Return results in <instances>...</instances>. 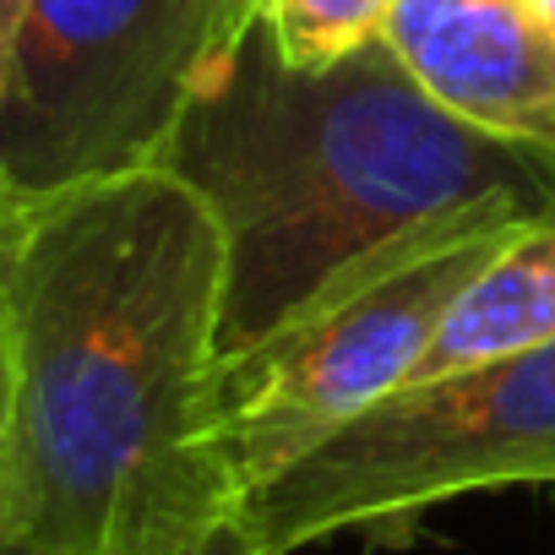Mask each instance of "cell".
Segmentation results:
<instances>
[{
    "label": "cell",
    "instance_id": "6da1fadb",
    "mask_svg": "<svg viewBox=\"0 0 555 555\" xmlns=\"http://www.w3.org/2000/svg\"><path fill=\"white\" fill-rule=\"evenodd\" d=\"M12 430L0 539L180 555L240 517L223 436V234L169 169L23 207L0 261Z\"/></svg>",
    "mask_w": 555,
    "mask_h": 555
},
{
    "label": "cell",
    "instance_id": "7a4b0ae2",
    "mask_svg": "<svg viewBox=\"0 0 555 555\" xmlns=\"http://www.w3.org/2000/svg\"><path fill=\"white\" fill-rule=\"evenodd\" d=\"M158 169L180 175L223 234V365L436 218L490 202L555 218V153L441 109L387 39L295 72L256 28L180 115Z\"/></svg>",
    "mask_w": 555,
    "mask_h": 555
},
{
    "label": "cell",
    "instance_id": "3957f363",
    "mask_svg": "<svg viewBox=\"0 0 555 555\" xmlns=\"http://www.w3.org/2000/svg\"><path fill=\"white\" fill-rule=\"evenodd\" d=\"M533 218L522 202H490L436 218L349 272L295 311L272 338L223 365V436L245 490L267 485L333 430L414 382L436 327L479 267Z\"/></svg>",
    "mask_w": 555,
    "mask_h": 555
},
{
    "label": "cell",
    "instance_id": "277c9868",
    "mask_svg": "<svg viewBox=\"0 0 555 555\" xmlns=\"http://www.w3.org/2000/svg\"><path fill=\"white\" fill-rule=\"evenodd\" d=\"M256 28L261 0H34L0 104V185L44 202L153 169Z\"/></svg>",
    "mask_w": 555,
    "mask_h": 555
},
{
    "label": "cell",
    "instance_id": "5b68a950",
    "mask_svg": "<svg viewBox=\"0 0 555 555\" xmlns=\"http://www.w3.org/2000/svg\"><path fill=\"white\" fill-rule=\"evenodd\" d=\"M512 485L555 490V344L398 387L245 490L240 522L267 555H295L333 533H398L430 506Z\"/></svg>",
    "mask_w": 555,
    "mask_h": 555
},
{
    "label": "cell",
    "instance_id": "8992f818",
    "mask_svg": "<svg viewBox=\"0 0 555 555\" xmlns=\"http://www.w3.org/2000/svg\"><path fill=\"white\" fill-rule=\"evenodd\" d=\"M382 39L441 109L555 153V28L539 0H398Z\"/></svg>",
    "mask_w": 555,
    "mask_h": 555
},
{
    "label": "cell",
    "instance_id": "52a82bcc",
    "mask_svg": "<svg viewBox=\"0 0 555 555\" xmlns=\"http://www.w3.org/2000/svg\"><path fill=\"white\" fill-rule=\"evenodd\" d=\"M555 344V218L522 223L457 295L414 382H436L517 349Z\"/></svg>",
    "mask_w": 555,
    "mask_h": 555
},
{
    "label": "cell",
    "instance_id": "ba28073f",
    "mask_svg": "<svg viewBox=\"0 0 555 555\" xmlns=\"http://www.w3.org/2000/svg\"><path fill=\"white\" fill-rule=\"evenodd\" d=\"M398 0H261V34L295 72H322L387 34Z\"/></svg>",
    "mask_w": 555,
    "mask_h": 555
},
{
    "label": "cell",
    "instance_id": "9c48e42d",
    "mask_svg": "<svg viewBox=\"0 0 555 555\" xmlns=\"http://www.w3.org/2000/svg\"><path fill=\"white\" fill-rule=\"evenodd\" d=\"M28 17H34V0H0V104H7L12 77H17V55H23Z\"/></svg>",
    "mask_w": 555,
    "mask_h": 555
},
{
    "label": "cell",
    "instance_id": "30bf717a",
    "mask_svg": "<svg viewBox=\"0 0 555 555\" xmlns=\"http://www.w3.org/2000/svg\"><path fill=\"white\" fill-rule=\"evenodd\" d=\"M180 555H267L256 539H250V528L240 522V517H229V522H218L212 533H202L191 550H180Z\"/></svg>",
    "mask_w": 555,
    "mask_h": 555
},
{
    "label": "cell",
    "instance_id": "8fae6325",
    "mask_svg": "<svg viewBox=\"0 0 555 555\" xmlns=\"http://www.w3.org/2000/svg\"><path fill=\"white\" fill-rule=\"evenodd\" d=\"M7 430H12V344H7V300H0V463H7Z\"/></svg>",
    "mask_w": 555,
    "mask_h": 555
},
{
    "label": "cell",
    "instance_id": "7c38bea8",
    "mask_svg": "<svg viewBox=\"0 0 555 555\" xmlns=\"http://www.w3.org/2000/svg\"><path fill=\"white\" fill-rule=\"evenodd\" d=\"M23 207H28V202H17V196H12L7 185H0V261H7V250H12V240H17Z\"/></svg>",
    "mask_w": 555,
    "mask_h": 555
},
{
    "label": "cell",
    "instance_id": "4fadbf2b",
    "mask_svg": "<svg viewBox=\"0 0 555 555\" xmlns=\"http://www.w3.org/2000/svg\"><path fill=\"white\" fill-rule=\"evenodd\" d=\"M0 555H39V550H28V544H17V539H0Z\"/></svg>",
    "mask_w": 555,
    "mask_h": 555
},
{
    "label": "cell",
    "instance_id": "5bb4252c",
    "mask_svg": "<svg viewBox=\"0 0 555 555\" xmlns=\"http://www.w3.org/2000/svg\"><path fill=\"white\" fill-rule=\"evenodd\" d=\"M539 12L550 17V28H555V0H539Z\"/></svg>",
    "mask_w": 555,
    "mask_h": 555
}]
</instances>
